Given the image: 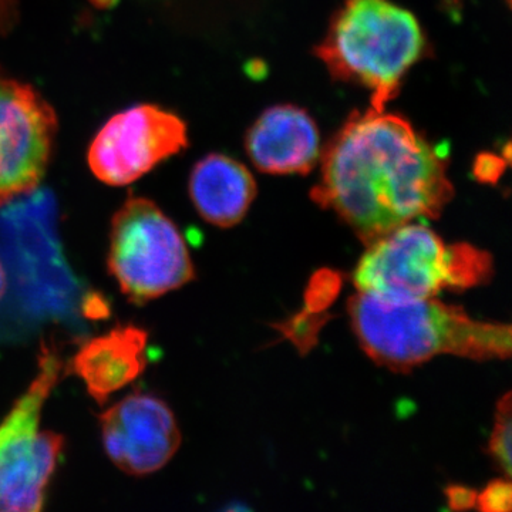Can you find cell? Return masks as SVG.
<instances>
[{"mask_svg":"<svg viewBox=\"0 0 512 512\" xmlns=\"http://www.w3.org/2000/svg\"><path fill=\"white\" fill-rule=\"evenodd\" d=\"M453 194L439 151L409 121L372 109L333 138L312 197L369 245L407 222L439 217Z\"/></svg>","mask_w":512,"mask_h":512,"instance_id":"1","label":"cell"},{"mask_svg":"<svg viewBox=\"0 0 512 512\" xmlns=\"http://www.w3.org/2000/svg\"><path fill=\"white\" fill-rule=\"evenodd\" d=\"M360 346L379 365L406 372L439 355L507 359L511 328L483 322L433 298L389 303L360 293L349 301Z\"/></svg>","mask_w":512,"mask_h":512,"instance_id":"2","label":"cell"},{"mask_svg":"<svg viewBox=\"0 0 512 512\" xmlns=\"http://www.w3.org/2000/svg\"><path fill=\"white\" fill-rule=\"evenodd\" d=\"M367 247L353 282L357 291L383 302L433 298L443 289L484 284L493 274L488 252L468 244L446 245L426 225L407 222Z\"/></svg>","mask_w":512,"mask_h":512,"instance_id":"3","label":"cell"},{"mask_svg":"<svg viewBox=\"0 0 512 512\" xmlns=\"http://www.w3.org/2000/svg\"><path fill=\"white\" fill-rule=\"evenodd\" d=\"M423 47L419 22L409 10L390 0H346L319 57L333 76L369 89L372 109L384 110Z\"/></svg>","mask_w":512,"mask_h":512,"instance_id":"4","label":"cell"},{"mask_svg":"<svg viewBox=\"0 0 512 512\" xmlns=\"http://www.w3.org/2000/svg\"><path fill=\"white\" fill-rule=\"evenodd\" d=\"M60 370L59 356L45 346L35 379L0 424V512L43 510L64 440L53 431L40 430V419Z\"/></svg>","mask_w":512,"mask_h":512,"instance_id":"5","label":"cell"},{"mask_svg":"<svg viewBox=\"0 0 512 512\" xmlns=\"http://www.w3.org/2000/svg\"><path fill=\"white\" fill-rule=\"evenodd\" d=\"M110 274L130 301L146 303L194 279L180 229L153 201L130 197L111 222Z\"/></svg>","mask_w":512,"mask_h":512,"instance_id":"6","label":"cell"},{"mask_svg":"<svg viewBox=\"0 0 512 512\" xmlns=\"http://www.w3.org/2000/svg\"><path fill=\"white\" fill-rule=\"evenodd\" d=\"M187 127L170 111L151 104L111 117L94 137L89 165L103 183H134L161 161L187 147Z\"/></svg>","mask_w":512,"mask_h":512,"instance_id":"7","label":"cell"},{"mask_svg":"<svg viewBox=\"0 0 512 512\" xmlns=\"http://www.w3.org/2000/svg\"><path fill=\"white\" fill-rule=\"evenodd\" d=\"M56 126L36 90L0 74V207L42 180Z\"/></svg>","mask_w":512,"mask_h":512,"instance_id":"8","label":"cell"},{"mask_svg":"<svg viewBox=\"0 0 512 512\" xmlns=\"http://www.w3.org/2000/svg\"><path fill=\"white\" fill-rule=\"evenodd\" d=\"M100 421L107 456L130 476L156 473L181 446L173 410L153 394H130Z\"/></svg>","mask_w":512,"mask_h":512,"instance_id":"9","label":"cell"},{"mask_svg":"<svg viewBox=\"0 0 512 512\" xmlns=\"http://www.w3.org/2000/svg\"><path fill=\"white\" fill-rule=\"evenodd\" d=\"M247 148L256 167L265 173H308L319 158V131L305 111L276 106L266 110L251 128Z\"/></svg>","mask_w":512,"mask_h":512,"instance_id":"10","label":"cell"},{"mask_svg":"<svg viewBox=\"0 0 512 512\" xmlns=\"http://www.w3.org/2000/svg\"><path fill=\"white\" fill-rule=\"evenodd\" d=\"M147 345L146 330L119 326L84 343L73 357L72 372L83 380L90 396L103 404L146 370Z\"/></svg>","mask_w":512,"mask_h":512,"instance_id":"11","label":"cell"},{"mask_svg":"<svg viewBox=\"0 0 512 512\" xmlns=\"http://www.w3.org/2000/svg\"><path fill=\"white\" fill-rule=\"evenodd\" d=\"M255 194L254 177L234 158L211 154L192 170L190 195L195 210L215 227L229 228L241 222Z\"/></svg>","mask_w":512,"mask_h":512,"instance_id":"12","label":"cell"},{"mask_svg":"<svg viewBox=\"0 0 512 512\" xmlns=\"http://www.w3.org/2000/svg\"><path fill=\"white\" fill-rule=\"evenodd\" d=\"M511 394L507 393L498 402L495 424L490 439V456L505 478L511 477V433H512Z\"/></svg>","mask_w":512,"mask_h":512,"instance_id":"13","label":"cell"},{"mask_svg":"<svg viewBox=\"0 0 512 512\" xmlns=\"http://www.w3.org/2000/svg\"><path fill=\"white\" fill-rule=\"evenodd\" d=\"M512 488L508 478L488 484L483 493L477 494V507L485 512L511 510Z\"/></svg>","mask_w":512,"mask_h":512,"instance_id":"14","label":"cell"},{"mask_svg":"<svg viewBox=\"0 0 512 512\" xmlns=\"http://www.w3.org/2000/svg\"><path fill=\"white\" fill-rule=\"evenodd\" d=\"M448 504L453 510H468L477 503L476 491L466 487H450L446 491Z\"/></svg>","mask_w":512,"mask_h":512,"instance_id":"15","label":"cell"},{"mask_svg":"<svg viewBox=\"0 0 512 512\" xmlns=\"http://www.w3.org/2000/svg\"><path fill=\"white\" fill-rule=\"evenodd\" d=\"M477 177L483 181L497 180L500 175L501 165L500 158L488 156L485 160L478 161Z\"/></svg>","mask_w":512,"mask_h":512,"instance_id":"16","label":"cell"},{"mask_svg":"<svg viewBox=\"0 0 512 512\" xmlns=\"http://www.w3.org/2000/svg\"><path fill=\"white\" fill-rule=\"evenodd\" d=\"M6 291V275L3 271V266L0 264V299H2L3 293Z\"/></svg>","mask_w":512,"mask_h":512,"instance_id":"17","label":"cell"}]
</instances>
